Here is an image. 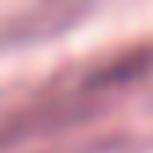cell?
Listing matches in <instances>:
<instances>
[{"instance_id": "cell-1", "label": "cell", "mask_w": 153, "mask_h": 153, "mask_svg": "<svg viewBox=\"0 0 153 153\" xmlns=\"http://www.w3.org/2000/svg\"><path fill=\"white\" fill-rule=\"evenodd\" d=\"M149 75H153V41L131 45L108 60L82 67L79 79L56 82L52 90H41L34 101L0 116V153H22L37 142L60 138L67 131L94 123L97 116L108 112V101L120 90L146 82Z\"/></svg>"}]
</instances>
